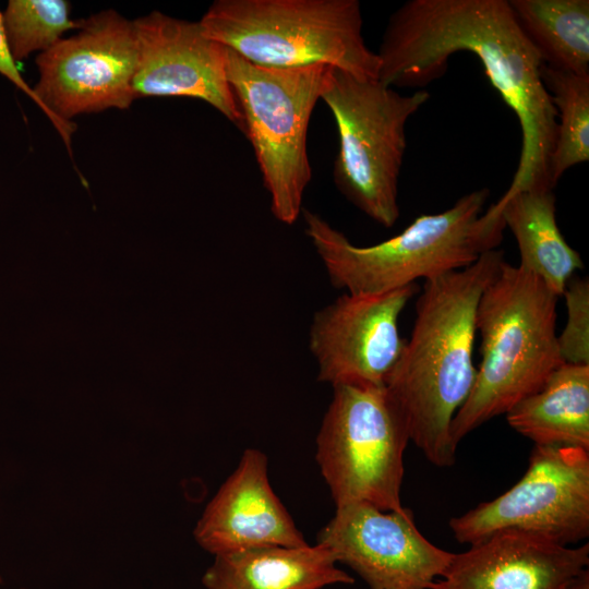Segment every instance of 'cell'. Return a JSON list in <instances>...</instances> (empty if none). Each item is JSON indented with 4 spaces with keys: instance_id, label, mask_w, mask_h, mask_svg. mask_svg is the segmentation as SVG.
<instances>
[{
    "instance_id": "1",
    "label": "cell",
    "mask_w": 589,
    "mask_h": 589,
    "mask_svg": "<svg viewBox=\"0 0 589 589\" xmlns=\"http://www.w3.org/2000/svg\"><path fill=\"white\" fill-rule=\"evenodd\" d=\"M473 53L514 111L521 148L513 180L501 199L554 187L550 161L556 110L541 75L543 62L519 28L508 0H409L392 13L378 51V81L423 87L442 77L449 58Z\"/></svg>"
},
{
    "instance_id": "2",
    "label": "cell",
    "mask_w": 589,
    "mask_h": 589,
    "mask_svg": "<svg viewBox=\"0 0 589 589\" xmlns=\"http://www.w3.org/2000/svg\"><path fill=\"white\" fill-rule=\"evenodd\" d=\"M504 262V252L493 249L465 268L424 280L410 338L385 383L410 442L437 467L456 460L450 425L477 375V306Z\"/></svg>"
},
{
    "instance_id": "3",
    "label": "cell",
    "mask_w": 589,
    "mask_h": 589,
    "mask_svg": "<svg viewBox=\"0 0 589 589\" xmlns=\"http://www.w3.org/2000/svg\"><path fill=\"white\" fill-rule=\"evenodd\" d=\"M490 190L460 196L442 213L418 216L400 233L360 247L318 214L303 208L305 235L333 287L349 293H383L465 268L497 249L505 225L483 213Z\"/></svg>"
},
{
    "instance_id": "4",
    "label": "cell",
    "mask_w": 589,
    "mask_h": 589,
    "mask_svg": "<svg viewBox=\"0 0 589 589\" xmlns=\"http://www.w3.org/2000/svg\"><path fill=\"white\" fill-rule=\"evenodd\" d=\"M557 299L536 275L506 261L484 289L476 313L482 359L473 387L452 421L456 446L537 392L564 363L557 345Z\"/></svg>"
},
{
    "instance_id": "5",
    "label": "cell",
    "mask_w": 589,
    "mask_h": 589,
    "mask_svg": "<svg viewBox=\"0 0 589 589\" xmlns=\"http://www.w3.org/2000/svg\"><path fill=\"white\" fill-rule=\"evenodd\" d=\"M199 23L206 37L257 65H323L378 79L358 0H216Z\"/></svg>"
},
{
    "instance_id": "6",
    "label": "cell",
    "mask_w": 589,
    "mask_h": 589,
    "mask_svg": "<svg viewBox=\"0 0 589 589\" xmlns=\"http://www.w3.org/2000/svg\"><path fill=\"white\" fill-rule=\"evenodd\" d=\"M430 98L401 95L378 79L328 67L321 98L336 122L339 146L334 182L364 215L390 228L399 217L398 180L407 146L406 124Z\"/></svg>"
},
{
    "instance_id": "7",
    "label": "cell",
    "mask_w": 589,
    "mask_h": 589,
    "mask_svg": "<svg viewBox=\"0 0 589 589\" xmlns=\"http://www.w3.org/2000/svg\"><path fill=\"white\" fill-rule=\"evenodd\" d=\"M226 76L241 131L256 157L276 219L294 224L312 178L308 128L328 67L278 69L251 63L225 48Z\"/></svg>"
},
{
    "instance_id": "8",
    "label": "cell",
    "mask_w": 589,
    "mask_h": 589,
    "mask_svg": "<svg viewBox=\"0 0 589 589\" xmlns=\"http://www.w3.org/2000/svg\"><path fill=\"white\" fill-rule=\"evenodd\" d=\"M406 421L385 386L338 385L316 438V461L336 507L402 508Z\"/></svg>"
},
{
    "instance_id": "9",
    "label": "cell",
    "mask_w": 589,
    "mask_h": 589,
    "mask_svg": "<svg viewBox=\"0 0 589 589\" xmlns=\"http://www.w3.org/2000/svg\"><path fill=\"white\" fill-rule=\"evenodd\" d=\"M137 64L134 23L113 10L80 20L77 33L39 53V79L33 87L45 115L69 154L77 115L127 109L135 99L132 82Z\"/></svg>"
},
{
    "instance_id": "10",
    "label": "cell",
    "mask_w": 589,
    "mask_h": 589,
    "mask_svg": "<svg viewBox=\"0 0 589 589\" xmlns=\"http://www.w3.org/2000/svg\"><path fill=\"white\" fill-rule=\"evenodd\" d=\"M455 539L473 544L502 530L545 537L563 545L589 536V450L534 445L520 480L494 500L454 517Z\"/></svg>"
},
{
    "instance_id": "11",
    "label": "cell",
    "mask_w": 589,
    "mask_h": 589,
    "mask_svg": "<svg viewBox=\"0 0 589 589\" xmlns=\"http://www.w3.org/2000/svg\"><path fill=\"white\" fill-rule=\"evenodd\" d=\"M416 284L383 293L345 292L316 311L309 348L317 380L338 385L385 386L406 339L398 320Z\"/></svg>"
},
{
    "instance_id": "12",
    "label": "cell",
    "mask_w": 589,
    "mask_h": 589,
    "mask_svg": "<svg viewBox=\"0 0 589 589\" xmlns=\"http://www.w3.org/2000/svg\"><path fill=\"white\" fill-rule=\"evenodd\" d=\"M316 543L371 589H430L454 555L420 532L409 508L387 512L363 503L336 507Z\"/></svg>"
},
{
    "instance_id": "13",
    "label": "cell",
    "mask_w": 589,
    "mask_h": 589,
    "mask_svg": "<svg viewBox=\"0 0 589 589\" xmlns=\"http://www.w3.org/2000/svg\"><path fill=\"white\" fill-rule=\"evenodd\" d=\"M133 23L137 38V64L132 82L135 98L201 99L240 128V112L226 76L224 46L206 37L199 22L158 11Z\"/></svg>"
},
{
    "instance_id": "14",
    "label": "cell",
    "mask_w": 589,
    "mask_h": 589,
    "mask_svg": "<svg viewBox=\"0 0 589 589\" xmlns=\"http://www.w3.org/2000/svg\"><path fill=\"white\" fill-rule=\"evenodd\" d=\"M588 565V542L572 548L539 534L502 530L454 553L430 589H567Z\"/></svg>"
},
{
    "instance_id": "15",
    "label": "cell",
    "mask_w": 589,
    "mask_h": 589,
    "mask_svg": "<svg viewBox=\"0 0 589 589\" xmlns=\"http://www.w3.org/2000/svg\"><path fill=\"white\" fill-rule=\"evenodd\" d=\"M194 536L214 555L308 544L272 489L266 455L253 448L243 452L235 471L207 504Z\"/></svg>"
},
{
    "instance_id": "16",
    "label": "cell",
    "mask_w": 589,
    "mask_h": 589,
    "mask_svg": "<svg viewBox=\"0 0 589 589\" xmlns=\"http://www.w3.org/2000/svg\"><path fill=\"white\" fill-rule=\"evenodd\" d=\"M353 582L350 575L337 567L334 554L317 543L215 555L203 576L207 589H322Z\"/></svg>"
},
{
    "instance_id": "17",
    "label": "cell",
    "mask_w": 589,
    "mask_h": 589,
    "mask_svg": "<svg viewBox=\"0 0 589 589\" xmlns=\"http://www.w3.org/2000/svg\"><path fill=\"white\" fill-rule=\"evenodd\" d=\"M555 201L553 190L534 189L500 199L489 209L502 217L515 237L518 266L540 278L560 298L568 280L584 268V262L557 226Z\"/></svg>"
},
{
    "instance_id": "18",
    "label": "cell",
    "mask_w": 589,
    "mask_h": 589,
    "mask_svg": "<svg viewBox=\"0 0 589 589\" xmlns=\"http://www.w3.org/2000/svg\"><path fill=\"white\" fill-rule=\"evenodd\" d=\"M506 420L534 445L589 450V365L561 364Z\"/></svg>"
},
{
    "instance_id": "19",
    "label": "cell",
    "mask_w": 589,
    "mask_h": 589,
    "mask_svg": "<svg viewBox=\"0 0 589 589\" xmlns=\"http://www.w3.org/2000/svg\"><path fill=\"white\" fill-rule=\"evenodd\" d=\"M508 4L543 64L589 74L588 0H508Z\"/></svg>"
},
{
    "instance_id": "20",
    "label": "cell",
    "mask_w": 589,
    "mask_h": 589,
    "mask_svg": "<svg viewBox=\"0 0 589 589\" xmlns=\"http://www.w3.org/2000/svg\"><path fill=\"white\" fill-rule=\"evenodd\" d=\"M542 80L556 110V140L550 161L553 187L572 167L589 161V74L542 65Z\"/></svg>"
},
{
    "instance_id": "21",
    "label": "cell",
    "mask_w": 589,
    "mask_h": 589,
    "mask_svg": "<svg viewBox=\"0 0 589 589\" xmlns=\"http://www.w3.org/2000/svg\"><path fill=\"white\" fill-rule=\"evenodd\" d=\"M2 22L16 62L47 51L67 31L80 27V21L70 19V3L64 0H10Z\"/></svg>"
},
{
    "instance_id": "22",
    "label": "cell",
    "mask_w": 589,
    "mask_h": 589,
    "mask_svg": "<svg viewBox=\"0 0 589 589\" xmlns=\"http://www.w3.org/2000/svg\"><path fill=\"white\" fill-rule=\"evenodd\" d=\"M567 321L557 345L564 363L589 365V281L573 276L562 294Z\"/></svg>"
},
{
    "instance_id": "23",
    "label": "cell",
    "mask_w": 589,
    "mask_h": 589,
    "mask_svg": "<svg viewBox=\"0 0 589 589\" xmlns=\"http://www.w3.org/2000/svg\"><path fill=\"white\" fill-rule=\"evenodd\" d=\"M0 74L7 77L24 94H26L45 113V107L35 94L33 87L22 76L20 70L16 67V61L11 52L5 31L2 22V12H0Z\"/></svg>"
},
{
    "instance_id": "24",
    "label": "cell",
    "mask_w": 589,
    "mask_h": 589,
    "mask_svg": "<svg viewBox=\"0 0 589 589\" xmlns=\"http://www.w3.org/2000/svg\"><path fill=\"white\" fill-rule=\"evenodd\" d=\"M567 589H589V570L586 568L579 574Z\"/></svg>"
}]
</instances>
